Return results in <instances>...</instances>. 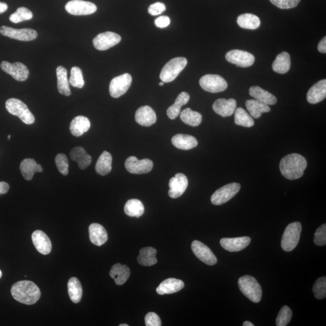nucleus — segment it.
Returning <instances> with one entry per match:
<instances>
[{"label": "nucleus", "mask_w": 326, "mask_h": 326, "mask_svg": "<svg viewBox=\"0 0 326 326\" xmlns=\"http://www.w3.org/2000/svg\"><path fill=\"white\" fill-rule=\"evenodd\" d=\"M33 243L39 253L47 255L52 251V243L47 235L41 230H36L32 234Z\"/></svg>", "instance_id": "nucleus-20"}, {"label": "nucleus", "mask_w": 326, "mask_h": 326, "mask_svg": "<svg viewBox=\"0 0 326 326\" xmlns=\"http://www.w3.org/2000/svg\"><path fill=\"white\" fill-rule=\"evenodd\" d=\"M292 317L291 309L288 306H283L276 319V325L286 326L291 321Z\"/></svg>", "instance_id": "nucleus-44"}, {"label": "nucleus", "mask_w": 326, "mask_h": 326, "mask_svg": "<svg viewBox=\"0 0 326 326\" xmlns=\"http://www.w3.org/2000/svg\"><path fill=\"white\" fill-rule=\"evenodd\" d=\"M69 297L74 304H78L82 297V288L81 282L77 278H72L68 282Z\"/></svg>", "instance_id": "nucleus-40"}, {"label": "nucleus", "mask_w": 326, "mask_h": 326, "mask_svg": "<svg viewBox=\"0 0 326 326\" xmlns=\"http://www.w3.org/2000/svg\"><path fill=\"white\" fill-rule=\"evenodd\" d=\"M181 120L189 126L196 127L202 123L203 117L198 112L194 111L190 108H187L181 112L180 114Z\"/></svg>", "instance_id": "nucleus-38"}, {"label": "nucleus", "mask_w": 326, "mask_h": 326, "mask_svg": "<svg viewBox=\"0 0 326 326\" xmlns=\"http://www.w3.org/2000/svg\"><path fill=\"white\" fill-rule=\"evenodd\" d=\"M170 19L168 16H161L155 20V24L159 28H165L170 24Z\"/></svg>", "instance_id": "nucleus-51"}, {"label": "nucleus", "mask_w": 326, "mask_h": 326, "mask_svg": "<svg viewBox=\"0 0 326 326\" xmlns=\"http://www.w3.org/2000/svg\"><path fill=\"white\" fill-rule=\"evenodd\" d=\"M187 65V59L177 57L171 59L164 66L161 71L160 78L164 83L173 81Z\"/></svg>", "instance_id": "nucleus-5"}, {"label": "nucleus", "mask_w": 326, "mask_h": 326, "mask_svg": "<svg viewBox=\"0 0 326 326\" xmlns=\"http://www.w3.org/2000/svg\"><path fill=\"white\" fill-rule=\"evenodd\" d=\"M120 326H129V325L127 324H121L119 325Z\"/></svg>", "instance_id": "nucleus-57"}, {"label": "nucleus", "mask_w": 326, "mask_h": 326, "mask_svg": "<svg viewBox=\"0 0 326 326\" xmlns=\"http://www.w3.org/2000/svg\"><path fill=\"white\" fill-rule=\"evenodd\" d=\"M2 275H3L2 272L1 270H0V279L2 278Z\"/></svg>", "instance_id": "nucleus-58"}, {"label": "nucleus", "mask_w": 326, "mask_h": 326, "mask_svg": "<svg viewBox=\"0 0 326 326\" xmlns=\"http://www.w3.org/2000/svg\"><path fill=\"white\" fill-rule=\"evenodd\" d=\"M1 68L3 71L11 75L16 81L23 82L27 80L29 78V70L26 65L21 62H17L11 64L7 61H3Z\"/></svg>", "instance_id": "nucleus-12"}, {"label": "nucleus", "mask_w": 326, "mask_h": 326, "mask_svg": "<svg viewBox=\"0 0 326 326\" xmlns=\"http://www.w3.org/2000/svg\"><path fill=\"white\" fill-rule=\"evenodd\" d=\"M237 22L240 28L255 30L261 26V20L258 16L252 14L240 15L237 19Z\"/></svg>", "instance_id": "nucleus-37"}, {"label": "nucleus", "mask_w": 326, "mask_h": 326, "mask_svg": "<svg viewBox=\"0 0 326 326\" xmlns=\"http://www.w3.org/2000/svg\"><path fill=\"white\" fill-rule=\"evenodd\" d=\"M164 82H161L159 84V85H160V86H163L164 85Z\"/></svg>", "instance_id": "nucleus-56"}, {"label": "nucleus", "mask_w": 326, "mask_h": 326, "mask_svg": "<svg viewBox=\"0 0 326 326\" xmlns=\"http://www.w3.org/2000/svg\"><path fill=\"white\" fill-rule=\"evenodd\" d=\"M315 297L318 299H322L326 297V278L321 277L315 282L312 289Z\"/></svg>", "instance_id": "nucleus-45"}, {"label": "nucleus", "mask_w": 326, "mask_h": 326, "mask_svg": "<svg viewBox=\"0 0 326 326\" xmlns=\"http://www.w3.org/2000/svg\"><path fill=\"white\" fill-rule=\"evenodd\" d=\"M246 107L251 116L255 118H259L262 114L271 111L268 105L256 99L246 101Z\"/></svg>", "instance_id": "nucleus-36"}, {"label": "nucleus", "mask_w": 326, "mask_h": 326, "mask_svg": "<svg viewBox=\"0 0 326 326\" xmlns=\"http://www.w3.org/2000/svg\"><path fill=\"white\" fill-rule=\"evenodd\" d=\"M145 324L146 326H160L161 325V321L156 313L149 312L145 317Z\"/></svg>", "instance_id": "nucleus-49"}, {"label": "nucleus", "mask_w": 326, "mask_h": 326, "mask_svg": "<svg viewBox=\"0 0 326 326\" xmlns=\"http://www.w3.org/2000/svg\"><path fill=\"white\" fill-rule=\"evenodd\" d=\"M235 113V121L237 125L246 128H251L255 124L253 118L244 109L237 108Z\"/></svg>", "instance_id": "nucleus-41"}, {"label": "nucleus", "mask_w": 326, "mask_h": 326, "mask_svg": "<svg viewBox=\"0 0 326 326\" xmlns=\"http://www.w3.org/2000/svg\"><path fill=\"white\" fill-rule=\"evenodd\" d=\"M314 243L318 246H324L326 244V224L319 227L314 235Z\"/></svg>", "instance_id": "nucleus-48"}, {"label": "nucleus", "mask_w": 326, "mask_h": 326, "mask_svg": "<svg viewBox=\"0 0 326 326\" xmlns=\"http://www.w3.org/2000/svg\"><path fill=\"white\" fill-rule=\"evenodd\" d=\"M190 100V95L186 92H182L177 97L175 102L172 106L167 110V116L171 120L175 119L181 113V108L188 103Z\"/></svg>", "instance_id": "nucleus-31"}, {"label": "nucleus", "mask_w": 326, "mask_h": 326, "mask_svg": "<svg viewBox=\"0 0 326 326\" xmlns=\"http://www.w3.org/2000/svg\"><path fill=\"white\" fill-rule=\"evenodd\" d=\"M249 93L252 97L256 98V100L267 105H274L278 102V99L274 95L258 86H253L250 88Z\"/></svg>", "instance_id": "nucleus-30"}, {"label": "nucleus", "mask_w": 326, "mask_h": 326, "mask_svg": "<svg viewBox=\"0 0 326 326\" xmlns=\"http://www.w3.org/2000/svg\"><path fill=\"white\" fill-rule=\"evenodd\" d=\"M8 9V6L6 3L0 2V14L5 12Z\"/></svg>", "instance_id": "nucleus-54"}, {"label": "nucleus", "mask_w": 326, "mask_h": 326, "mask_svg": "<svg viewBox=\"0 0 326 326\" xmlns=\"http://www.w3.org/2000/svg\"><path fill=\"white\" fill-rule=\"evenodd\" d=\"M67 74V69L62 66H59L57 68L58 90L59 93L65 96H69L71 94Z\"/></svg>", "instance_id": "nucleus-32"}, {"label": "nucleus", "mask_w": 326, "mask_h": 326, "mask_svg": "<svg viewBox=\"0 0 326 326\" xmlns=\"http://www.w3.org/2000/svg\"><path fill=\"white\" fill-rule=\"evenodd\" d=\"M11 294L15 300L27 305L36 304L41 297V291L38 286L28 281L15 283L12 286Z\"/></svg>", "instance_id": "nucleus-2"}, {"label": "nucleus", "mask_w": 326, "mask_h": 326, "mask_svg": "<svg viewBox=\"0 0 326 326\" xmlns=\"http://www.w3.org/2000/svg\"><path fill=\"white\" fill-rule=\"evenodd\" d=\"M10 187L9 184L6 182H0V195H4L7 193L9 190Z\"/></svg>", "instance_id": "nucleus-52"}, {"label": "nucleus", "mask_w": 326, "mask_h": 326, "mask_svg": "<svg viewBox=\"0 0 326 326\" xmlns=\"http://www.w3.org/2000/svg\"><path fill=\"white\" fill-rule=\"evenodd\" d=\"M6 108L10 114L20 118L23 123L26 124L35 123V118L27 105L18 98H9L6 102Z\"/></svg>", "instance_id": "nucleus-4"}, {"label": "nucleus", "mask_w": 326, "mask_h": 326, "mask_svg": "<svg viewBox=\"0 0 326 326\" xmlns=\"http://www.w3.org/2000/svg\"><path fill=\"white\" fill-rule=\"evenodd\" d=\"M272 69L279 74H285L291 68V57L288 52L279 54L272 64Z\"/></svg>", "instance_id": "nucleus-34"}, {"label": "nucleus", "mask_w": 326, "mask_h": 326, "mask_svg": "<svg viewBox=\"0 0 326 326\" xmlns=\"http://www.w3.org/2000/svg\"><path fill=\"white\" fill-rule=\"evenodd\" d=\"M154 164L149 159L138 160L136 157L132 156L128 158L125 161V167L131 173L144 174L151 172L153 168Z\"/></svg>", "instance_id": "nucleus-15"}, {"label": "nucleus", "mask_w": 326, "mask_h": 326, "mask_svg": "<svg viewBox=\"0 0 326 326\" xmlns=\"http://www.w3.org/2000/svg\"><path fill=\"white\" fill-rule=\"evenodd\" d=\"M326 97V80L317 82L309 89L307 94V101L311 104H317Z\"/></svg>", "instance_id": "nucleus-22"}, {"label": "nucleus", "mask_w": 326, "mask_h": 326, "mask_svg": "<svg viewBox=\"0 0 326 326\" xmlns=\"http://www.w3.org/2000/svg\"><path fill=\"white\" fill-rule=\"evenodd\" d=\"M112 161H113V158L111 154L107 151H104L98 158L95 167V171L101 175H107L111 172Z\"/></svg>", "instance_id": "nucleus-35"}, {"label": "nucleus", "mask_w": 326, "mask_h": 326, "mask_svg": "<svg viewBox=\"0 0 326 326\" xmlns=\"http://www.w3.org/2000/svg\"><path fill=\"white\" fill-rule=\"evenodd\" d=\"M157 249L153 247H145V248H141L140 255L137 258L138 263L144 266H151L156 265L157 263Z\"/></svg>", "instance_id": "nucleus-33"}, {"label": "nucleus", "mask_w": 326, "mask_h": 326, "mask_svg": "<svg viewBox=\"0 0 326 326\" xmlns=\"http://www.w3.org/2000/svg\"><path fill=\"white\" fill-rule=\"evenodd\" d=\"M200 86L203 90L212 93L225 91L228 84L222 77L217 74H206L200 78Z\"/></svg>", "instance_id": "nucleus-8"}, {"label": "nucleus", "mask_w": 326, "mask_h": 326, "mask_svg": "<svg viewBox=\"0 0 326 326\" xmlns=\"http://www.w3.org/2000/svg\"><path fill=\"white\" fill-rule=\"evenodd\" d=\"M227 61L239 67L246 68L255 63V58L249 52L240 50L229 51L225 55Z\"/></svg>", "instance_id": "nucleus-14"}, {"label": "nucleus", "mask_w": 326, "mask_h": 326, "mask_svg": "<svg viewBox=\"0 0 326 326\" xmlns=\"http://www.w3.org/2000/svg\"><path fill=\"white\" fill-rule=\"evenodd\" d=\"M318 50L322 54H325L326 53V37H324L321 39V41L319 42L318 45Z\"/></svg>", "instance_id": "nucleus-53"}, {"label": "nucleus", "mask_w": 326, "mask_h": 326, "mask_svg": "<svg viewBox=\"0 0 326 326\" xmlns=\"http://www.w3.org/2000/svg\"><path fill=\"white\" fill-rule=\"evenodd\" d=\"M272 4L282 9H289L295 8L300 0H269Z\"/></svg>", "instance_id": "nucleus-47"}, {"label": "nucleus", "mask_w": 326, "mask_h": 326, "mask_svg": "<svg viewBox=\"0 0 326 326\" xmlns=\"http://www.w3.org/2000/svg\"><path fill=\"white\" fill-rule=\"evenodd\" d=\"M188 179L185 174L181 173L176 174L169 181V196L175 199L182 196L188 187Z\"/></svg>", "instance_id": "nucleus-17"}, {"label": "nucleus", "mask_w": 326, "mask_h": 326, "mask_svg": "<svg viewBox=\"0 0 326 326\" xmlns=\"http://www.w3.org/2000/svg\"><path fill=\"white\" fill-rule=\"evenodd\" d=\"M33 18L32 12L24 7L19 8L16 11L10 16L9 19L12 22L19 23L31 20Z\"/></svg>", "instance_id": "nucleus-42"}, {"label": "nucleus", "mask_w": 326, "mask_h": 326, "mask_svg": "<svg viewBox=\"0 0 326 326\" xmlns=\"http://www.w3.org/2000/svg\"><path fill=\"white\" fill-rule=\"evenodd\" d=\"M11 136H10V135H9V136H8V140H10V138H11Z\"/></svg>", "instance_id": "nucleus-59"}, {"label": "nucleus", "mask_w": 326, "mask_h": 326, "mask_svg": "<svg viewBox=\"0 0 326 326\" xmlns=\"http://www.w3.org/2000/svg\"><path fill=\"white\" fill-rule=\"evenodd\" d=\"M55 163L59 172L63 175H67L69 168L67 157L64 154H59L55 158Z\"/></svg>", "instance_id": "nucleus-46"}, {"label": "nucleus", "mask_w": 326, "mask_h": 326, "mask_svg": "<svg viewBox=\"0 0 326 326\" xmlns=\"http://www.w3.org/2000/svg\"><path fill=\"white\" fill-rule=\"evenodd\" d=\"M251 242L249 237H240L235 238H222L220 240V244L227 251L239 252L246 248Z\"/></svg>", "instance_id": "nucleus-18"}, {"label": "nucleus", "mask_w": 326, "mask_h": 326, "mask_svg": "<svg viewBox=\"0 0 326 326\" xmlns=\"http://www.w3.org/2000/svg\"><path fill=\"white\" fill-rule=\"evenodd\" d=\"M135 118L137 123L146 127L152 126L157 121L156 114L153 109L149 106L138 108Z\"/></svg>", "instance_id": "nucleus-21"}, {"label": "nucleus", "mask_w": 326, "mask_h": 326, "mask_svg": "<svg viewBox=\"0 0 326 326\" xmlns=\"http://www.w3.org/2000/svg\"><path fill=\"white\" fill-rule=\"evenodd\" d=\"M124 213L130 217H140L143 215L144 207L140 200L132 199L128 200L124 206Z\"/></svg>", "instance_id": "nucleus-39"}, {"label": "nucleus", "mask_w": 326, "mask_h": 326, "mask_svg": "<svg viewBox=\"0 0 326 326\" xmlns=\"http://www.w3.org/2000/svg\"><path fill=\"white\" fill-rule=\"evenodd\" d=\"M166 7L163 3L157 2L151 5L148 8V12L153 16H157L162 14L166 11Z\"/></svg>", "instance_id": "nucleus-50"}, {"label": "nucleus", "mask_w": 326, "mask_h": 326, "mask_svg": "<svg viewBox=\"0 0 326 326\" xmlns=\"http://www.w3.org/2000/svg\"><path fill=\"white\" fill-rule=\"evenodd\" d=\"M0 34L10 38L21 41H31L35 40L38 37V33L34 29H15L5 26L0 28Z\"/></svg>", "instance_id": "nucleus-9"}, {"label": "nucleus", "mask_w": 326, "mask_h": 326, "mask_svg": "<svg viewBox=\"0 0 326 326\" xmlns=\"http://www.w3.org/2000/svg\"><path fill=\"white\" fill-rule=\"evenodd\" d=\"M121 39V36L116 33L104 32L95 36L93 39V45L97 50L105 51L119 43Z\"/></svg>", "instance_id": "nucleus-13"}, {"label": "nucleus", "mask_w": 326, "mask_h": 326, "mask_svg": "<svg viewBox=\"0 0 326 326\" xmlns=\"http://www.w3.org/2000/svg\"><path fill=\"white\" fill-rule=\"evenodd\" d=\"M65 10L73 15H88L97 11V6L94 3L82 0H72L65 5Z\"/></svg>", "instance_id": "nucleus-11"}, {"label": "nucleus", "mask_w": 326, "mask_h": 326, "mask_svg": "<svg viewBox=\"0 0 326 326\" xmlns=\"http://www.w3.org/2000/svg\"><path fill=\"white\" fill-rule=\"evenodd\" d=\"M240 185L239 183H232L220 187L211 197V202L214 205L220 206L228 202L239 192Z\"/></svg>", "instance_id": "nucleus-7"}, {"label": "nucleus", "mask_w": 326, "mask_h": 326, "mask_svg": "<svg viewBox=\"0 0 326 326\" xmlns=\"http://www.w3.org/2000/svg\"><path fill=\"white\" fill-rule=\"evenodd\" d=\"M71 159L78 164L79 167L82 170L86 169L91 163V157L83 147H76L71 151Z\"/></svg>", "instance_id": "nucleus-28"}, {"label": "nucleus", "mask_w": 326, "mask_h": 326, "mask_svg": "<svg viewBox=\"0 0 326 326\" xmlns=\"http://www.w3.org/2000/svg\"><path fill=\"white\" fill-rule=\"evenodd\" d=\"M184 287V283L181 280L170 278L160 283L157 288L159 295L172 294L181 291Z\"/></svg>", "instance_id": "nucleus-23"}, {"label": "nucleus", "mask_w": 326, "mask_h": 326, "mask_svg": "<svg viewBox=\"0 0 326 326\" xmlns=\"http://www.w3.org/2000/svg\"><path fill=\"white\" fill-rule=\"evenodd\" d=\"M91 242L95 245H103L108 240V234L104 227L98 223H92L89 227Z\"/></svg>", "instance_id": "nucleus-24"}, {"label": "nucleus", "mask_w": 326, "mask_h": 326, "mask_svg": "<svg viewBox=\"0 0 326 326\" xmlns=\"http://www.w3.org/2000/svg\"><path fill=\"white\" fill-rule=\"evenodd\" d=\"M243 326H254L255 325H254L252 323V322L248 321H245L244 322H243Z\"/></svg>", "instance_id": "nucleus-55"}, {"label": "nucleus", "mask_w": 326, "mask_h": 326, "mask_svg": "<svg viewBox=\"0 0 326 326\" xmlns=\"http://www.w3.org/2000/svg\"><path fill=\"white\" fill-rule=\"evenodd\" d=\"M172 143L174 147L181 150H190L197 146L196 138L190 135L177 134L172 138Z\"/></svg>", "instance_id": "nucleus-26"}, {"label": "nucleus", "mask_w": 326, "mask_h": 326, "mask_svg": "<svg viewBox=\"0 0 326 326\" xmlns=\"http://www.w3.org/2000/svg\"><path fill=\"white\" fill-rule=\"evenodd\" d=\"M91 123L90 120L85 116L76 117L72 120L70 130L71 133L75 137H80L90 130Z\"/></svg>", "instance_id": "nucleus-27"}, {"label": "nucleus", "mask_w": 326, "mask_h": 326, "mask_svg": "<svg viewBox=\"0 0 326 326\" xmlns=\"http://www.w3.org/2000/svg\"><path fill=\"white\" fill-rule=\"evenodd\" d=\"M69 83L72 87L82 88L85 85L83 74L80 68L78 67H72L71 70V77L69 80Z\"/></svg>", "instance_id": "nucleus-43"}, {"label": "nucleus", "mask_w": 326, "mask_h": 326, "mask_svg": "<svg viewBox=\"0 0 326 326\" xmlns=\"http://www.w3.org/2000/svg\"><path fill=\"white\" fill-rule=\"evenodd\" d=\"M302 224L299 222L290 223L282 236L281 245L285 252H292L296 248L300 239Z\"/></svg>", "instance_id": "nucleus-6"}, {"label": "nucleus", "mask_w": 326, "mask_h": 326, "mask_svg": "<svg viewBox=\"0 0 326 326\" xmlns=\"http://www.w3.org/2000/svg\"><path fill=\"white\" fill-rule=\"evenodd\" d=\"M131 272L130 269L128 266L121 265L120 263L112 266L110 275L111 278L114 280L115 283L117 285H123L130 278Z\"/></svg>", "instance_id": "nucleus-25"}, {"label": "nucleus", "mask_w": 326, "mask_h": 326, "mask_svg": "<svg viewBox=\"0 0 326 326\" xmlns=\"http://www.w3.org/2000/svg\"><path fill=\"white\" fill-rule=\"evenodd\" d=\"M20 170L22 175L26 180H32L36 172H42V167L40 164H37L34 159H26L22 161L20 164Z\"/></svg>", "instance_id": "nucleus-29"}, {"label": "nucleus", "mask_w": 326, "mask_h": 326, "mask_svg": "<svg viewBox=\"0 0 326 326\" xmlns=\"http://www.w3.org/2000/svg\"><path fill=\"white\" fill-rule=\"evenodd\" d=\"M307 166V161L304 157L298 154H291L283 158L280 163V170L286 179L294 180L304 175Z\"/></svg>", "instance_id": "nucleus-1"}, {"label": "nucleus", "mask_w": 326, "mask_h": 326, "mask_svg": "<svg viewBox=\"0 0 326 326\" xmlns=\"http://www.w3.org/2000/svg\"><path fill=\"white\" fill-rule=\"evenodd\" d=\"M236 101L233 98L227 100L219 98L213 105V110L217 114L223 117L231 116L236 110Z\"/></svg>", "instance_id": "nucleus-19"}, {"label": "nucleus", "mask_w": 326, "mask_h": 326, "mask_svg": "<svg viewBox=\"0 0 326 326\" xmlns=\"http://www.w3.org/2000/svg\"><path fill=\"white\" fill-rule=\"evenodd\" d=\"M192 249L197 258L206 264L212 266L216 264L217 260L212 250L208 246L198 240H194L192 243Z\"/></svg>", "instance_id": "nucleus-16"}, {"label": "nucleus", "mask_w": 326, "mask_h": 326, "mask_svg": "<svg viewBox=\"0 0 326 326\" xmlns=\"http://www.w3.org/2000/svg\"><path fill=\"white\" fill-rule=\"evenodd\" d=\"M132 77L125 73L114 78L110 85V93L112 97L118 98L127 93L132 84Z\"/></svg>", "instance_id": "nucleus-10"}, {"label": "nucleus", "mask_w": 326, "mask_h": 326, "mask_svg": "<svg viewBox=\"0 0 326 326\" xmlns=\"http://www.w3.org/2000/svg\"><path fill=\"white\" fill-rule=\"evenodd\" d=\"M238 285L240 291L250 301L254 303L261 302L262 297L261 286L255 278L246 275L239 279Z\"/></svg>", "instance_id": "nucleus-3"}]
</instances>
